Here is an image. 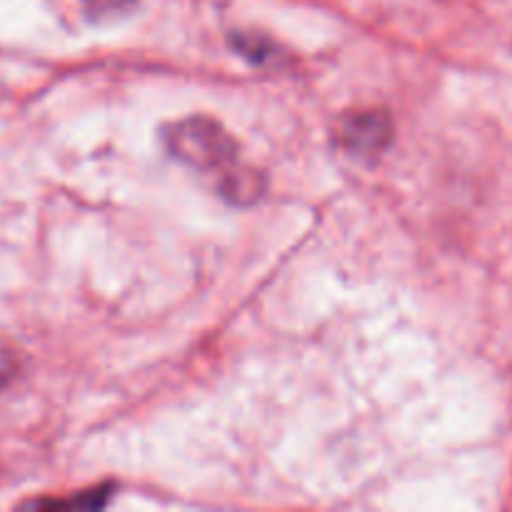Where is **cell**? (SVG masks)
<instances>
[{
	"label": "cell",
	"mask_w": 512,
	"mask_h": 512,
	"mask_svg": "<svg viewBox=\"0 0 512 512\" xmlns=\"http://www.w3.org/2000/svg\"><path fill=\"white\" fill-rule=\"evenodd\" d=\"M165 145L180 163L200 173H218L220 193H225L238 175L245 173L238 163V143L223 125L203 115L170 125L165 130Z\"/></svg>",
	"instance_id": "obj_1"
},
{
	"label": "cell",
	"mask_w": 512,
	"mask_h": 512,
	"mask_svg": "<svg viewBox=\"0 0 512 512\" xmlns=\"http://www.w3.org/2000/svg\"><path fill=\"white\" fill-rule=\"evenodd\" d=\"M393 138V125L383 110L353 113L340 125V143L355 155H375Z\"/></svg>",
	"instance_id": "obj_2"
},
{
	"label": "cell",
	"mask_w": 512,
	"mask_h": 512,
	"mask_svg": "<svg viewBox=\"0 0 512 512\" xmlns=\"http://www.w3.org/2000/svg\"><path fill=\"white\" fill-rule=\"evenodd\" d=\"M93 3H110V5H120V3H130V0H93Z\"/></svg>",
	"instance_id": "obj_4"
},
{
	"label": "cell",
	"mask_w": 512,
	"mask_h": 512,
	"mask_svg": "<svg viewBox=\"0 0 512 512\" xmlns=\"http://www.w3.org/2000/svg\"><path fill=\"white\" fill-rule=\"evenodd\" d=\"M18 373V350L0 335V390Z\"/></svg>",
	"instance_id": "obj_3"
}]
</instances>
